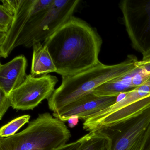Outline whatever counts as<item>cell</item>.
I'll list each match as a JSON object with an SVG mask.
<instances>
[{"label": "cell", "mask_w": 150, "mask_h": 150, "mask_svg": "<svg viewBox=\"0 0 150 150\" xmlns=\"http://www.w3.org/2000/svg\"><path fill=\"white\" fill-rule=\"evenodd\" d=\"M81 137L80 138L74 142L67 144L55 150H79L81 144Z\"/></svg>", "instance_id": "d6986e66"}, {"label": "cell", "mask_w": 150, "mask_h": 150, "mask_svg": "<svg viewBox=\"0 0 150 150\" xmlns=\"http://www.w3.org/2000/svg\"><path fill=\"white\" fill-rule=\"evenodd\" d=\"M141 69V67L137 65L128 73L100 86L92 93L99 96H118L131 91L136 88L132 82L133 77Z\"/></svg>", "instance_id": "7c38bea8"}, {"label": "cell", "mask_w": 150, "mask_h": 150, "mask_svg": "<svg viewBox=\"0 0 150 150\" xmlns=\"http://www.w3.org/2000/svg\"><path fill=\"white\" fill-rule=\"evenodd\" d=\"M150 123V107L122 122L102 129L111 139L110 150H138Z\"/></svg>", "instance_id": "ba28073f"}, {"label": "cell", "mask_w": 150, "mask_h": 150, "mask_svg": "<svg viewBox=\"0 0 150 150\" xmlns=\"http://www.w3.org/2000/svg\"><path fill=\"white\" fill-rule=\"evenodd\" d=\"M19 0H1L0 6V40L8 33L14 21Z\"/></svg>", "instance_id": "9a60e30c"}, {"label": "cell", "mask_w": 150, "mask_h": 150, "mask_svg": "<svg viewBox=\"0 0 150 150\" xmlns=\"http://www.w3.org/2000/svg\"><path fill=\"white\" fill-rule=\"evenodd\" d=\"M71 137L64 122L43 113L21 132L0 139V150H55L66 144Z\"/></svg>", "instance_id": "3957f363"}, {"label": "cell", "mask_w": 150, "mask_h": 150, "mask_svg": "<svg viewBox=\"0 0 150 150\" xmlns=\"http://www.w3.org/2000/svg\"><path fill=\"white\" fill-rule=\"evenodd\" d=\"M119 7L132 48L144 55L150 51V0H123Z\"/></svg>", "instance_id": "8992f818"}, {"label": "cell", "mask_w": 150, "mask_h": 150, "mask_svg": "<svg viewBox=\"0 0 150 150\" xmlns=\"http://www.w3.org/2000/svg\"><path fill=\"white\" fill-rule=\"evenodd\" d=\"M53 0H19L14 21L8 33L0 40V56L6 58L11 46L26 24L47 8Z\"/></svg>", "instance_id": "9c48e42d"}, {"label": "cell", "mask_w": 150, "mask_h": 150, "mask_svg": "<svg viewBox=\"0 0 150 150\" xmlns=\"http://www.w3.org/2000/svg\"><path fill=\"white\" fill-rule=\"evenodd\" d=\"M138 150H150V123L145 132Z\"/></svg>", "instance_id": "ac0fdd59"}, {"label": "cell", "mask_w": 150, "mask_h": 150, "mask_svg": "<svg viewBox=\"0 0 150 150\" xmlns=\"http://www.w3.org/2000/svg\"><path fill=\"white\" fill-rule=\"evenodd\" d=\"M138 61L136 56L130 55L119 64L107 65L100 61L86 71L62 77L61 85L48 100L49 108L58 112L100 86L128 73L137 67Z\"/></svg>", "instance_id": "7a4b0ae2"}, {"label": "cell", "mask_w": 150, "mask_h": 150, "mask_svg": "<svg viewBox=\"0 0 150 150\" xmlns=\"http://www.w3.org/2000/svg\"><path fill=\"white\" fill-rule=\"evenodd\" d=\"M33 49L30 74L36 77L56 72L57 68L47 46L40 42L35 44Z\"/></svg>", "instance_id": "4fadbf2b"}, {"label": "cell", "mask_w": 150, "mask_h": 150, "mask_svg": "<svg viewBox=\"0 0 150 150\" xmlns=\"http://www.w3.org/2000/svg\"><path fill=\"white\" fill-rule=\"evenodd\" d=\"M12 107V103L9 96L6 95L3 91L0 90V119L2 117L9 107Z\"/></svg>", "instance_id": "e0dca14e"}, {"label": "cell", "mask_w": 150, "mask_h": 150, "mask_svg": "<svg viewBox=\"0 0 150 150\" xmlns=\"http://www.w3.org/2000/svg\"><path fill=\"white\" fill-rule=\"evenodd\" d=\"M27 59L20 55L8 63L0 65V90L9 96L15 89L24 82L27 77Z\"/></svg>", "instance_id": "8fae6325"}, {"label": "cell", "mask_w": 150, "mask_h": 150, "mask_svg": "<svg viewBox=\"0 0 150 150\" xmlns=\"http://www.w3.org/2000/svg\"><path fill=\"white\" fill-rule=\"evenodd\" d=\"M79 118L76 116H73L71 117L67 120L68 126L71 128L75 127L79 123Z\"/></svg>", "instance_id": "ffe728a7"}, {"label": "cell", "mask_w": 150, "mask_h": 150, "mask_svg": "<svg viewBox=\"0 0 150 150\" xmlns=\"http://www.w3.org/2000/svg\"><path fill=\"white\" fill-rule=\"evenodd\" d=\"M58 81L57 77L50 74L39 77L27 75L24 82L9 96L12 108L17 110L34 109L43 100L51 96Z\"/></svg>", "instance_id": "52a82bcc"}, {"label": "cell", "mask_w": 150, "mask_h": 150, "mask_svg": "<svg viewBox=\"0 0 150 150\" xmlns=\"http://www.w3.org/2000/svg\"><path fill=\"white\" fill-rule=\"evenodd\" d=\"M102 39L94 28L73 16L43 43L62 77L73 76L99 63Z\"/></svg>", "instance_id": "6da1fadb"}, {"label": "cell", "mask_w": 150, "mask_h": 150, "mask_svg": "<svg viewBox=\"0 0 150 150\" xmlns=\"http://www.w3.org/2000/svg\"><path fill=\"white\" fill-rule=\"evenodd\" d=\"M150 107V94L140 87L121 94L117 101L83 123L87 131L109 128L137 116Z\"/></svg>", "instance_id": "5b68a950"}, {"label": "cell", "mask_w": 150, "mask_h": 150, "mask_svg": "<svg viewBox=\"0 0 150 150\" xmlns=\"http://www.w3.org/2000/svg\"><path fill=\"white\" fill-rule=\"evenodd\" d=\"M81 139L79 150H110L111 139L102 130L90 132Z\"/></svg>", "instance_id": "5bb4252c"}, {"label": "cell", "mask_w": 150, "mask_h": 150, "mask_svg": "<svg viewBox=\"0 0 150 150\" xmlns=\"http://www.w3.org/2000/svg\"><path fill=\"white\" fill-rule=\"evenodd\" d=\"M117 96H99L93 93L87 94L66 106L53 116L63 122L76 116L84 121L88 120L100 111L110 107L117 101Z\"/></svg>", "instance_id": "30bf717a"}, {"label": "cell", "mask_w": 150, "mask_h": 150, "mask_svg": "<svg viewBox=\"0 0 150 150\" xmlns=\"http://www.w3.org/2000/svg\"><path fill=\"white\" fill-rule=\"evenodd\" d=\"M80 2L79 0H53L26 24L11 46L9 55L18 46L30 48L44 42L74 16Z\"/></svg>", "instance_id": "277c9868"}, {"label": "cell", "mask_w": 150, "mask_h": 150, "mask_svg": "<svg viewBox=\"0 0 150 150\" xmlns=\"http://www.w3.org/2000/svg\"><path fill=\"white\" fill-rule=\"evenodd\" d=\"M30 116L29 115H23L15 118L0 129L1 138L9 137L16 134V132L26 124L29 123Z\"/></svg>", "instance_id": "2e32d148"}]
</instances>
